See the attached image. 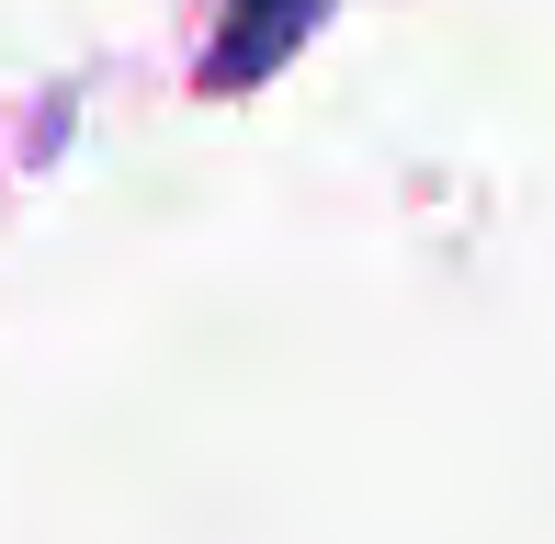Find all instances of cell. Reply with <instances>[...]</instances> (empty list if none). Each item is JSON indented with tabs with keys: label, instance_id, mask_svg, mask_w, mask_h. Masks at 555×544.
I'll list each match as a JSON object with an SVG mask.
<instances>
[{
	"label": "cell",
	"instance_id": "obj_1",
	"mask_svg": "<svg viewBox=\"0 0 555 544\" xmlns=\"http://www.w3.org/2000/svg\"><path fill=\"white\" fill-rule=\"evenodd\" d=\"M318 12H330V0H227V35H216V91H249L261 80L272 57H295V46L318 35Z\"/></svg>",
	"mask_w": 555,
	"mask_h": 544
}]
</instances>
